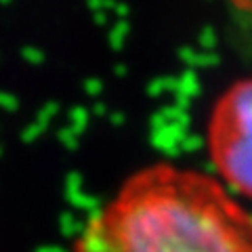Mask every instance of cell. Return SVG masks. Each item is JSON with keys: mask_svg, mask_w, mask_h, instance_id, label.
I'll list each match as a JSON object with an SVG mask.
<instances>
[{"mask_svg": "<svg viewBox=\"0 0 252 252\" xmlns=\"http://www.w3.org/2000/svg\"><path fill=\"white\" fill-rule=\"evenodd\" d=\"M204 145L215 177L242 202H252V76L227 84L212 101Z\"/></svg>", "mask_w": 252, "mask_h": 252, "instance_id": "cell-2", "label": "cell"}, {"mask_svg": "<svg viewBox=\"0 0 252 252\" xmlns=\"http://www.w3.org/2000/svg\"><path fill=\"white\" fill-rule=\"evenodd\" d=\"M69 252H252V212L210 172L158 160L116 187Z\"/></svg>", "mask_w": 252, "mask_h": 252, "instance_id": "cell-1", "label": "cell"}]
</instances>
